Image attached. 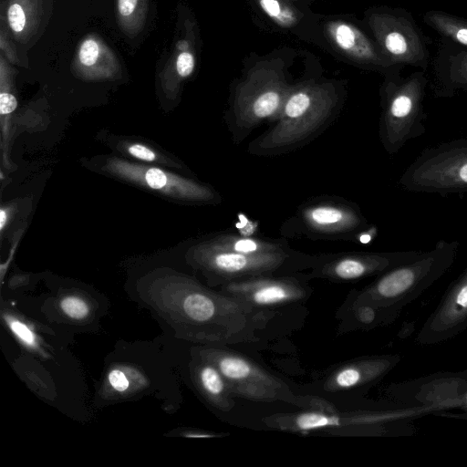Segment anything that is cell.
Returning a JSON list of instances; mask_svg holds the SVG:
<instances>
[{"label": "cell", "mask_w": 467, "mask_h": 467, "mask_svg": "<svg viewBox=\"0 0 467 467\" xmlns=\"http://www.w3.org/2000/svg\"><path fill=\"white\" fill-rule=\"evenodd\" d=\"M341 106L342 96L332 82L307 80L292 85L278 119L249 143L248 152L269 157L301 148L335 120Z\"/></svg>", "instance_id": "6da1fadb"}, {"label": "cell", "mask_w": 467, "mask_h": 467, "mask_svg": "<svg viewBox=\"0 0 467 467\" xmlns=\"http://www.w3.org/2000/svg\"><path fill=\"white\" fill-rule=\"evenodd\" d=\"M193 259L208 273L234 281L272 274L311 256L294 251L285 239L220 234L193 248Z\"/></svg>", "instance_id": "7a4b0ae2"}, {"label": "cell", "mask_w": 467, "mask_h": 467, "mask_svg": "<svg viewBox=\"0 0 467 467\" xmlns=\"http://www.w3.org/2000/svg\"><path fill=\"white\" fill-rule=\"evenodd\" d=\"M291 88L280 67L265 63L253 67L236 84L225 112L232 140L239 144L259 125L275 123Z\"/></svg>", "instance_id": "3957f363"}, {"label": "cell", "mask_w": 467, "mask_h": 467, "mask_svg": "<svg viewBox=\"0 0 467 467\" xmlns=\"http://www.w3.org/2000/svg\"><path fill=\"white\" fill-rule=\"evenodd\" d=\"M429 82L421 69L406 77L401 72L384 77L379 88V137L387 153L399 152L409 140L426 132L424 100Z\"/></svg>", "instance_id": "277c9868"}, {"label": "cell", "mask_w": 467, "mask_h": 467, "mask_svg": "<svg viewBox=\"0 0 467 467\" xmlns=\"http://www.w3.org/2000/svg\"><path fill=\"white\" fill-rule=\"evenodd\" d=\"M408 192L441 196L467 192V139L426 148L406 168L399 181Z\"/></svg>", "instance_id": "5b68a950"}, {"label": "cell", "mask_w": 467, "mask_h": 467, "mask_svg": "<svg viewBox=\"0 0 467 467\" xmlns=\"http://www.w3.org/2000/svg\"><path fill=\"white\" fill-rule=\"evenodd\" d=\"M365 17L374 40L394 67H429L430 39L410 12L384 5L368 9Z\"/></svg>", "instance_id": "8992f818"}, {"label": "cell", "mask_w": 467, "mask_h": 467, "mask_svg": "<svg viewBox=\"0 0 467 467\" xmlns=\"http://www.w3.org/2000/svg\"><path fill=\"white\" fill-rule=\"evenodd\" d=\"M371 224L355 202L336 196H319L300 205L281 228L285 236L309 239H356Z\"/></svg>", "instance_id": "52a82bcc"}, {"label": "cell", "mask_w": 467, "mask_h": 467, "mask_svg": "<svg viewBox=\"0 0 467 467\" xmlns=\"http://www.w3.org/2000/svg\"><path fill=\"white\" fill-rule=\"evenodd\" d=\"M108 171L127 181L143 185L174 198L199 202H217L220 196L207 185L168 172L156 167H147L113 158Z\"/></svg>", "instance_id": "ba28073f"}, {"label": "cell", "mask_w": 467, "mask_h": 467, "mask_svg": "<svg viewBox=\"0 0 467 467\" xmlns=\"http://www.w3.org/2000/svg\"><path fill=\"white\" fill-rule=\"evenodd\" d=\"M210 359L232 393L258 400H275L291 394L285 385L239 355L218 351Z\"/></svg>", "instance_id": "9c48e42d"}, {"label": "cell", "mask_w": 467, "mask_h": 467, "mask_svg": "<svg viewBox=\"0 0 467 467\" xmlns=\"http://www.w3.org/2000/svg\"><path fill=\"white\" fill-rule=\"evenodd\" d=\"M324 30L331 45L354 63L384 77L402 71V67L389 62L374 38L357 26L344 20H330L325 24Z\"/></svg>", "instance_id": "30bf717a"}, {"label": "cell", "mask_w": 467, "mask_h": 467, "mask_svg": "<svg viewBox=\"0 0 467 467\" xmlns=\"http://www.w3.org/2000/svg\"><path fill=\"white\" fill-rule=\"evenodd\" d=\"M419 251L348 253L332 255L322 260L319 272L328 277L354 280L384 271L403 264Z\"/></svg>", "instance_id": "8fae6325"}, {"label": "cell", "mask_w": 467, "mask_h": 467, "mask_svg": "<svg viewBox=\"0 0 467 467\" xmlns=\"http://www.w3.org/2000/svg\"><path fill=\"white\" fill-rule=\"evenodd\" d=\"M52 0H3L2 18L18 47L30 48L44 33L52 13Z\"/></svg>", "instance_id": "7c38bea8"}, {"label": "cell", "mask_w": 467, "mask_h": 467, "mask_svg": "<svg viewBox=\"0 0 467 467\" xmlns=\"http://www.w3.org/2000/svg\"><path fill=\"white\" fill-rule=\"evenodd\" d=\"M435 98H452L467 93V47L441 38L431 60Z\"/></svg>", "instance_id": "4fadbf2b"}, {"label": "cell", "mask_w": 467, "mask_h": 467, "mask_svg": "<svg viewBox=\"0 0 467 467\" xmlns=\"http://www.w3.org/2000/svg\"><path fill=\"white\" fill-rule=\"evenodd\" d=\"M178 21L180 28L171 52L161 70V79L165 87L177 89L180 84L194 72L199 47V30L195 19L191 15L182 16Z\"/></svg>", "instance_id": "5bb4252c"}, {"label": "cell", "mask_w": 467, "mask_h": 467, "mask_svg": "<svg viewBox=\"0 0 467 467\" xmlns=\"http://www.w3.org/2000/svg\"><path fill=\"white\" fill-rule=\"evenodd\" d=\"M71 68L78 78L94 81L116 78L121 72L118 57L97 34H88L79 41Z\"/></svg>", "instance_id": "9a60e30c"}, {"label": "cell", "mask_w": 467, "mask_h": 467, "mask_svg": "<svg viewBox=\"0 0 467 467\" xmlns=\"http://www.w3.org/2000/svg\"><path fill=\"white\" fill-rule=\"evenodd\" d=\"M225 289L235 298L260 306L283 304L304 296L303 289L293 279L264 275L231 281Z\"/></svg>", "instance_id": "2e32d148"}, {"label": "cell", "mask_w": 467, "mask_h": 467, "mask_svg": "<svg viewBox=\"0 0 467 467\" xmlns=\"http://www.w3.org/2000/svg\"><path fill=\"white\" fill-rule=\"evenodd\" d=\"M422 20L441 38L467 47V18L441 10H429Z\"/></svg>", "instance_id": "e0dca14e"}, {"label": "cell", "mask_w": 467, "mask_h": 467, "mask_svg": "<svg viewBox=\"0 0 467 467\" xmlns=\"http://www.w3.org/2000/svg\"><path fill=\"white\" fill-rule=\"evenodd\" d=\"M436 320L445 328L455 327L467 317V268L455 282Z\"/></svg>", "instance_id": "ac0fdd59"}, {"label": "cell", "mask_w": 467, "mask_h": 467, "mask_svg": "<svg viewBox=\"0 0 467 467\" xmlns=\"http://www.w3.org/2000/svg\"><path fill=\"white\" fill-rule=\"evenodd\" d=\"M149 11V0H116V20L129 37L137 36L143 29Z\"/></svg>", "instance_id": "d6986e66"}, {"label": "cell", "mask_w": 467, "mask_h": 467, "mask_svg": "<svg viewBox=\"0 0 467 467\" xmlns=\"http://www.w3.org/2000/svg\"><path fill=\"white\" fill-rule=\"evenodd\" d=\"M203 392L222 410H230L229 389L220 370L213 363L203 365L198 372Z\"/></svg>", "instance_id": "ffe728a7"}, {"label": "cell", "mask_w": 467, "mask_h": 467, "mask_svg": "<svg viewBox=\"0 0 467 467\" xmlns=\"http://www.w3.org/2000/svg\"><path fill=\"white\" fill-rule=\"evenodd\" d=\"M260 10L276 26L294 29L301 22L303 14L288 0H254Z\"/></svg>", "instance_id": "44dd1931"}, {"label": "cell", "mask_w": 467, "mask_h": 467, "mask_svg": "<svg viewBox=\"0 0 467 467\" xmlns=\"http://www.w3.org/2000/svg\"><path fill=\"white\" fill-rule=\"evenodd\" d=\"M16 71L0 53V113L8 115L17 107V99L13 93V78Z\"/></svg>", "instance_id": "7402d4cb"}, {"label": "cell", "mask_w": 467, "mask_h": 467, "mask_svg": "<svg viewBox=\"0 0 467 467\" xmlns=\"http://www.w3.org/2000/svg\"><path fill=\"white\" fill-rule=\"evenodd\" d=\"M371 365L353 364L343 367L329 379L328 386L331 389H349L358 386L368 379L371 372L368 368Z\"/></svg>", "instance_id": "603a6c76"}, {"label": "cell", "mask_w": 467, "mask_h": 467, "mask_svg": "<svg viewBox=\"0 0 467 467\" xmlns=\"http://www.w3.org/2000/svg\"><path fill=\"white\" fill-rule=\"evenodd\" d=\"M0 53L12 65L23 66V62H26L20 57L18 46L2 18H0Z\"/></svg>", "instance_id": "cb8c5ba5"}, {"label": "cell", "mask_w": 467, "mask_h": 467, "mask_svg": "<svg viewBox=\"0 0 467 467\" xmlns=\"http://www.w3.org/2000/svg\"><path fill=\"white\" fill-rule=\"evenodd\" d=\"M5 319L10 330L24 345L32 349L38 348L36 336L27 324L10 316L5 317Z\"/></svg>", "instance_id": "d4e9b609"}, {"label": "cell", "mask_w": 467, "mask_h": 467, "mask_svg": "<svg viewBox=\"0 0 467 467\" xmlns=\"http://www.w3.org/2000/svg\"><path fill=\"white\" fill-rule=\"evenodd\" d=\"M60 307L68 317L75 320L85 318L89 312V307L86 301L75 296L63 298L60 302Z\"/></svg>", "instance_id": "484cf974"}, {"label": "cell", "mask_w": 467, "mask_h": 467, "mask_svg": "<svg viewBox=\"0 0 467 467\" xmlns=\"http://www.w3.org/2000/svg\"><path fill=\"white\" fill-rule=\"evenodd\" d=\"M110 387L117 392H124L130 388V380L120 369H112L108 374Z\"/></svg>", "instance_id": "4316f807"}, {"label": "cell", "mask_w": 467, "mask_h": 467, "mask_svg": "<svg viewBox=\"0 0 467 467\" xmlns=\"http://www.w3.org/2000/svg\"><path fill=\"white\" fill-rule=\"evenodd\" d=\"M127 150L134 158L144 161H154L157 160V155L152 150L139 143L129 145Z\"/></svg>", "instance_id": "83f0119b"}, {"label": "cell", "mask_w": 467, "mask_h": 467, "mask_svg": "<svg viewBox=\"0 0 467 467\" xmlns=\"http://www.w3.org/2000/svg\"><path fill=\"white\" fill-rule=\"evenodd\" d=\"M8 219V213L5 208H1L0 211V229L4 230L6 221Z\"/></svg>", "instance_id": "f1b7e54d"}, {"label": "cell", "mask_w": 467, "mask_h": 467, "mask_svg": "<svg viewBox=\"0 0 467 467\" xmlns=\"http://www.w3.org/2000/svg\"><path fill=\"white\" fill-rule=\"evenodd\" d=\"M187 437H191V438H199V437H213L214 435L213 434H207V433H204V434H200V433H190V434H186Z\"/></svg>", "instance_id": "f546056e"}, {"label": "cell", "mask_w": 467, "mask_h": 467, "mask_svg": "<svg viewBox=\"0 0 467 467\" xmlns=\"http://www.w3.org/2000/svg\"><path fill=\"white\" fill-rule=\"evenodd\" d=\"M288 1H290V2H295V1H298V0H288Z\"/></svg>", "instance_id": "4dcf8cb0"}]
</instances>
